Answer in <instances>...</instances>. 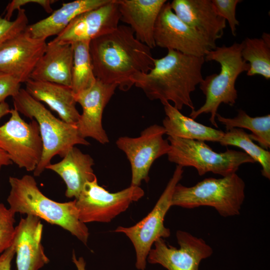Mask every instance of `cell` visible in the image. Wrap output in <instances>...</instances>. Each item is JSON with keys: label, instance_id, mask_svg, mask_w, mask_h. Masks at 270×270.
I'll list each match as a JSON object with an SVG mask.
<instances>
[{"label": "cell", "instance_id": "44dd1931", "mask_svg": "<svg viewBox=\"0 0 270 270\" xmlns=\"http://www.w3.org/2000/svg\"><path fill=\"white\" fill-rule=\"evenodd\" d=\"M24 84L26 90L34 98L45 102L64 122L76 125L80 114L71 88L31 78Z\"/></svg>", "mask_w": 270, "mask_h": 270}, {"label": "cell", "instance_id": "e0dca14e", "mask_svg": "<svg viewBox=\"0 0 270 270\" xmlns=\"http://www.w3.org/2000/svg\"><path fill=\"white\" fill-rule=\"evenodd\" d=\"M43 225L32 215L22 218L15 227L12 246L17 270H39L50 260L41 244Z\"/></svg>", "mask_w": 270, "mask_h": 270}, {"label": "cell", "instance_id": "d6a6232c", "mask_svg": "<svg viewBox=\"0 0 270 270\" xmlns=\"http://www.w3.org/2000/svg\"><path fill=\"white\" fill-rule=\"evenodd\" d=\"M56 1L54 0H12L8 4L6 8L4 18L10 20L12 14L16 10H18L22 6L31 3L39 4L46 12L52 13L53 10L51 4Z\"/></svg>", "mask_w": 270, "mask_h": 270}, {"label": "cell", "instance_id": "836d02e7", "mask_svg": "<svg viewBox=\"0 0 270 270\" xmlns=\"http://www.w3.org/2000/svg\"><path fill=\"white\" fill-rule=\"evenodd\" d=\"M14 254L15 250L12 244L0 255V270H10L11 262Z\"/></svg>", "mask_w": 270, "mask_h": 270}, {"label": "cell", "instance_id": "d6986e66", "mask_svg": "<svg viewBox=\"0 0 270 270\" xmlns=\"http://www.w3.org/2000/svg\"><path fill=\"white\" fill-rule=\"evenodd\" d=\"M73 46L54 40L46 44L30 78L71 88Z\"/></svg>", "mask_w": 270, "mask_h": 270}, {"label": "cell", "instance_id": "3957f363", "mask_svg": "<svg viewBox=\"0 0 270 270\" xmlns=\"http://www.w3.org/2000/svg\"><path fill=\"white\" fill-rule=\"evenodd\" d=\"M9 182L11 188L7 201L12 212L34 216L58 226L86 244L88 230L79 219L75 200L66 202L52 200L41 192L30 175L10 176Z\"/></svg>", "mask_w": 270, "mask_h": 270}, {"label": "cell", "instance_id": "d590c367", "mask_svg": "<svg viewBox=\"0 0 270 270\" xmlns=\"http://www.w3.org/2000/svg\"><path fill=\"white\" fill-rule=\"evenodd\" d=\"M72 260L78 270H86V262L84 258L80 257L77 259L74 251L72 252Z\"/></svg>", "mask_w": 270, "mask_h": 270}, {"label": "cell", "instance_id": "ac0fdd59", "mask_svg": "<svg viewBox=\"0 0 270 270\" xmlns=\"http://www.w3.org/2000/svg\"><path fill=\"white\" fill-rule=\"evenodd\" d=\"M170 6L180 20L210 40L216 42L222 37L226 20L218 14L212 0H174Z\"/></svg>", "mask_w": 270, "mask_h": 270}, {"label": "cell", "instance_id": "8d00e7d4", "mask_svg": "<svg viewBox=\"0 0 270 270\" xmlns=\"http://www.w3.org/2000/svg\"><path fill=\"white\" fill-rule=\"evenodd\" d=\"M9 105L6 102L0 104V120L4 116L10 113Z\"/></svg>", "mask_w": 270, "mask_h": 270}, {"label": "cell", "instance_id": "83f0119b", "mask_svg": "<svg viewBox=\"0 0 270 270\" xmlns=\"http://www.w3.org/2000/svg\"><path fill=\"white\" fill-rule=\"evenodd\" d=\"M222 146H234L241 148L262 168V175L270 178V152L256 144L243 129L233 128L224 132L218 142Z\"/></svg>", "mask_w": 270, "mask_h": 270}, {"label": "cell", "instance_id": "4dcf8cb0", "mask_svg": "<svg viewBox=\"0 0 270 270\" xmlns=\"http://www.w3.org/2000/svg\"><path fill=\"white\" fill-rule=\"evenodd\" d=\"M218 14L228 22L232 34L236 36V26L240 24L236 18L237 4L242 2L240 0H212Z\"/></svg>", "mask_w": 270, "mask_h": 270}, {"label": "cell", "instance_id": "4316f807", "mask_svg": "<svg viewBox=\"0 0 270 270\" xmlns=\"http://www.w3.org/2000/svg\"><path fill=\"white\" fill-rule=\"evenodd\" d=\"M90 41L72 44L73 62L71 88L76 95L91 87L96 82L90 59Z\"/></svg>", "mask_w": 270, "mask_h": 270}, {"label": "cell", "instance_id": "cb8c5ba5", "mask_svg": "<svg viewBox=\"0 0 270 270\" xmlns=\"http://www.w3.org/2000/svg\"><path fill=\"white\" fill-rule=\"evenodd\" d=\"M162 124L168 136L198 141L218 142L224 132L200 124L182 114L170 102L164 104Z\"/></svg>", "mask_w": 270, "mask_h": 270}, {"label": "cell", "instance_id": "d4e9b609", "mask_svg": "<svg viewBox=\"0 0 270 270\" xmlns=\"http://www.w3.org/2000/svg\"><path fill=\"white\" fill-rule=\"evenodd\" d=\"M242 56L249 64L248 76L260 75L270 79V35L263 33L260 38H246L242 42Z\"/></svg>", "mask_w": 270, "mask_h": 270}, {"label": "cell", "instance_id": "8fae6325", "mask_svg": "<svg viewBox=\"0 0 270 270\" xmlns=\"http://www.w3.org/2000/svg\"><path fill=\"white\" fill-rule=\"evenodd\" d=\"M154 39L156 46L198 57H204L208 51L216 47L215 42L180 20L168 2L158 14Z\"/></svg>", "mask_w": 270, "mask_h": 270}, {"label": "cell", "instance_id": "5bb4252c", "mask_svg": "<svg viewBox=\"0 0 270 270\" xmlns=\"http://www.w3.org/2000/svg\"><path fill=\"white\" fill-rule=\"evenodd\" d=\"M120 14L116 0L84 12L76 16L54 40L73 44L90 41L114 30L119 26Z\"/></svg>", "mask_w": 270, "mask_h": 270}, {"label": "cell", "instance_id": "7a4b0ae2", "mask_svg": "<svg viewBox=\"0 0 270 270\" xmlns=\"http://www.w3.org/2000/svg\"><path fill=\"white\" fill-rule=\"evenodd\" d=\"M204 57H198L168 50L166 56L154 59V66L147 72L132 78L134 85L141 89L150 100L170 102L179 110L184 106L194 110L191 94L202 81Z\"/></svg>", "mask_w": 270, "mask_h": 270}, {"label": "cell", "instance_id": "4fadbf2b", "mask_svg": "<svg viewBox=\"0 0 270 270\" xmlns=\"http://www.w3.org/2000/svg\"><path fill=\"white\" fill-rule=\"evenodd\" d=\"M176 237L179 248L167 244L162 238L156 241L148 254V262L160 264L168 270H198L202 260L213 253L203 239L188 232L178 230Z\"/></svg>", "mask_w": 270, "mask_h": 270}, {"label": "cell", "instance_id": "1f68e13d", "mask_svg": "<svg viewBox=\"0 0 270 270\" xmlns=\"http://www.w3.org/2000/svg\"><path fill=\"white\" fill-rule=\"evenodd\" d=\"M20 84L13 76L0 72V104L8 97L16 95L20 89Z\"/></svg>", "mask_w": 270, "mask_h": 270}, {"label": "cell", "instance_id": "f546056e", "mask_svg": "<svg viewBox=\"0 0 270 270\" xmlns=\"http://www.w3.org/2000/svg\"><path fill=\"white\" fill-rule=\"evenodd\" d=\"M15 214L0 202V255L12 244Z\"/></svg>", "mask_w": 270, "mask_h": 270}, {"label": "cell", "instance_id": "52a82bcc", "mask_svg": "<svg viewBox=\"0 0 270 270\" xmlns=\"http://www.w3.org/2000/svg\"><path fill=\"white\" fill-rule=\"evenodd\" d=\"M167 140L170 146L168 160L182 168H194L200 176L210 172L225 176L236 173L242 164L255 162L241 151L228 149L217 152L204 142L173 136Z\"/></svg>", "mask_w": 270, "mask_h": 270}, {"label": "cell", "instance_id": "8992f818", "mask_svg": "<svg viewBox=\"0 0 270 270\" xmlns=\"http://www.w3.org/2000/svg\"><path fill=\"white\" fill-rule=\"evenodd\" d=\"M245 183L236 173L221 178H209L192 186H176L172 206L194 208L208 206L222 216L238 215L245 198Z\"/></svg>", "mask_w": 270, "mask_h": 270}, {"label": "cell", "instance_id": "277c9868", "mask_svg": "<svg viewBox=\"0 0 270 270\" xmlns=\"http://www.w3.org/2000/svg\"><path fill=\"white\" fill-rule=\"evenodd\" d=\"M242 43L234 42L230 46L223 45L208 51L205 61L214 60L220 65L218 74L208 76L200 84V88L206 96L204 104L190 114L192 119L202 114H210V121L216 128V115L222 104L233 106L238 98L235 85L238 76L247 72L249 64L242 56Z\"/></svg>", "mask_w": 270, "mask_h": 270}, {"label": "cell", "instance_id": "9c48e42d", "mask_svg": "<svg viewBox=\"0 0 270 270\" xmlns=\"http://www.w3.org/2000/svg\"><path fill=\"white\" fill-rule=\"evenodd\" d=\"M144 194L141 188L134 186L116 192H110L98 185L96 177L85 183L75 199L79 219L84 224L110 222Z\"/></svg>", "mask_w": 270, "mask_h": 270}, {"label": "cell", "instance_id": "7402d4cb", "mask_svg": "<svg viewBox=\"0 0 270 270\" xmlns=\"http://www.w3.org/2000/svg\"><path fill=\"white\" fill-rule=\"evenodd\" d=\"M62 160L48 164L46 168L58 174L66 184L65 195L69 198H76L85 183L96 177L92 166L93 158L74 146L66 153Z\"/></svg>", "mask_w": 270, "mask_h": 270}, {"label": "cell", "instance_id": "5b68a950", "mask_svg": "<svg viewBox=\"0 0 270 270\" xmlns=\"http://www.w3.org/2000/svg\"><path fill=\"white\" fill-rule=\"evenodd\" d=\"M12 99L14 108L31 120H36L38 125L43 151L40 160L34 171V176H39L50 164L54 156L64 157L76 144L90 145V142L80 136L76 124L56 118L25 89L20 88Z\"/></svg>", "mask_w": 270, "mask_h": 270}, {"label": "cell", "instance_id": "484cf974", "mask_svg": "<svg viewBox=\"0 0 270 270\" xmlns=\"http://www.w3.org/2000/svg\"><path fill=\"white\" fill-rule=\"evenodd\" d=\"M217 120L225 126L228 131L233 128H245L250 130L252 140L256 141L262 148L268 150L270 148V114L252 117L242 110H238L234 118H227L218 113Z\"/></svg>", "mask_w": 270, "mask_h": 270}, {"label": "cell", "instance_id": "6da1fadb", "mask_svg": "<svg viewBox=\"0 0 270 270\" xmlns=\"http://www.w3.org/2000/svg\"><path fill=\"white\" fill-rule=\"evenodd\" d=\"M90 54L96 80L117 86L122 91L133 86V77L148 72L154 66L151 48L138 40L128 26L92 40Z\"/></svg>", "mask_w": 270, "mask_h": 270}, {"label": "cell", "instance_id": "ffe728a7", "mask_svg": "<svg viewBox=\"0 0 270 270\" xmlns=\"http://www.w3.org/2000/svg\"><path fill=\"white\" fill-rule=\"evenodd\" d=\"M166 0H116L120 20L128 24L136 38L150 48L156 47L154 32Z\"/></svg>", "mask_w": 270, "mask_h": 270}, {"label": "cell", "instance_id": "2e32d148", "mask_svg": "<svg viewBox=\"0 0 270 270\" xmlns=\"http://www.w3.org/2000/svg\"><path fill=\"white\" fill-rule=\"evenodd\" d=\"M46 40L33 38L24 30L6 42L0 47V72L24 83L45 50Z\"/></svg>", "mask_w": 270, "mask_h": 270}, {"label": "cell", "instance_id": "ba28073f", "mask_svg": "<svg viewBox=\"0 0 270 270\" xmlns=\"http://www.w3.org/2000/svg\"><path fill=\"white\" fill-rule=\"evenodd\" d=\"M183 168L176 166L172 177L152 211L140 221L130 227L118 226L115 232L124 233L132 242L136 254V266L144 270L152 244L159 238L170 236L164 225L165 216L172 206L174 189L182 178Z\"/></svg>", "mask_w": 270, "mask_h": 270}, {"label": "cell", "instance_id": "603a6c76", "mask_svg": "<svg viewBox=\"0 0 270 270\" xmlns=\"http://www.w3.org/2000/svg\"><path fill=\"white\" fill-rule=\"evenodd\" d=\"M110 0H76L64 2L48 17L28 25L25 31L33 38L46 39L58 35L80 14L104 5Z\"/></svg>", "mask_w": 270, "mask_h": 270}, {"label": "cell", "instance_id": "e575fe53", "mask_svg": "<svg viewBox=\"0 0 270 270\" xmlns=\"http://www.w3.org/2000/svg\"><path fill=\"white\" fill-rule=\"evenodd\" d=\"M12 162L8 155L0 148V170L2 166L11 164Z\"/></svg>", "mask_w": 270, "mask_h": 270}, {"label": "cell", "instance_id": "30bf717a", "mask_svg": "<svg viewBox=\"0 0 270 270\" xmlns=\"http://www.w3.org/2000/svg\"><path fill=\"white\" fill-rule=\"evenodd\" d=\"M10 114L9 120L0 126V148L19 168L34 171L43 151L38 124L34 120L26 122L14 108Z\"/></svg>", "mask_w": 270, "mask_h": 270}, {"label": "cell", "instance_id": "9a60e30c", "mask_svg": "<svg viewBox=\"0 0 270 270\" xmlns=\"http://www.w3.org/2000/svg\"><path fill=\"white\" fill-rule=\"evenodd\" d=\"M117 86L104 83L96 80L90 88L74 95L76 103L82 110L76 124L78 132L84 138H91L101 144L109 142V138L102 124L104 109Z\"/></svg>", "mask_w": 270, "mask_h": 270}, {"label": "cell", "instance_id": "f1b7e54d", "mask_svg": "<svg viewBox=\"0 0 270 270\" xmlns=\"http://www.w3.org/2000/svg\"><path fill=\"white\" fill-rule=\"evenodd\" d=\"M14 20H8L0 16V47L8 40L24 32L28 26L26 10H19Z\"/></svg>", "mask_w": 270, "mask_h": 270}, {"label": "cell", "instance_id": "7c38bea8", "mask_svg": "<svg viewBox=\"0 0 270 270\" xmlns=\"http://www.w3.org/2000/svg\"><path fill=\"white\" fill-rule=\"evenodd\" d=\"M165 134L163 126L154 124L143 130L138 137L120 136L116 140L117 147L125 154L130 164V186H140L142 180L148 182L154 162L168 154L170 146L163 138Z\"/></svg>", "mask_w": 270, "mask_h": 270}]
</instances>
